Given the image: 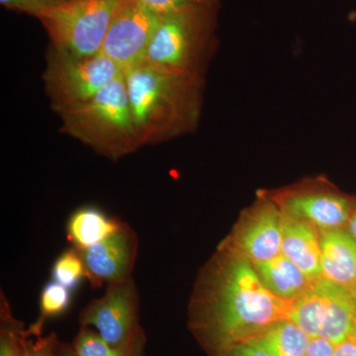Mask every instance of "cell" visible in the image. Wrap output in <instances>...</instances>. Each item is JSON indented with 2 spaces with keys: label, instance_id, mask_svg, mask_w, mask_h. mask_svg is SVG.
<instances>
[{
  "label": "cell",
  "instance_id": "1",
  "mask_svg": "<svg viewBox=\"0 0 356 356\" xmlns=\"http://www.w3.org/2000/svg\"><path fill=\"white\" fill-rule=\"evenodd\" d=\"M228 254L208 267L193 300L192 325L216 353L289 318L294 301L269 291L250 261Z\"/></svg>",
  "mask_w": 356,
  "mask_h": 356
},
{
  "label": "cell",
  "instance_id": "2",
  "mask_svg": "<svg viewBox=\"0 0 356 356\" xmlns=\"http://www.w3.org/2000/svg\"><path fill=\"white\" fill-rule=\"evenodd\" d=\"M123 74L140 147L194 132L202 110L203 77L145 62Z\"/></svg>",
  "mask_w": 356,
  "mask_h": 356
},
{
  "label": "cell",
  "instance_id": "3",
  "mask_svg": "<svg viewBox=\"0 0 356 356\" xmlns=\"http://www.w3.org/2000/svg\"><path fill=\"white\" fill-rule=\"evenodd\" d=\"M60 115L65 133L112 161L140 147L123 72L88 102Z\"/></svg>",
  "mask_w": 356,
  "mask_h": 356
},
{
  "label": "cell",
  "instance_id": "4",
  "mask_svg": "<svg viewBox=\"0 0 356 356\" xmlns=\"http://www.w3.org/2000/svg\"><path fill=\"white\" fill-rule=\"evenodd\" d=\"M215 7H194L161 16L144 62L203 77L214 49Z\"/></svg>",
  "mask_w": 356,
  "mask_h": 356
},
{
  "label": "cell",
  "instance_id": "5",
  "mask_svg": "<svg viewBox=\"0 0 356 356\" xmlns=\"http://www.w3.org/2000/svg\"><path fill=\"white\" fill-rule=\"evenodd\" d=\"M122 0H69L39 16L54 48L88 57L100 53Z\"/></svg>",
  "mask_w": 356,
  "mask_h": 356
},
{
  "label": "cell",
  "instance_id": "6",
  "mask_svg": "<svg viewBox=\"0 0 356 356\" xmlns=\"http://www.w3.org/2000/svg\"><path fill=\"white\" fill-rule=\"evenodd\" d=\"M289 320L311 337L334 346L356 339V288L318 278L293 301Z\"/></svg>",
  "mask_w": 356,
  "mask_h": 356
},
{
  "label": "cell",
  "instance_id": "7",
  "mask_svg": "<svg viewBox=\"0 0 356 356\" xmlns=\"http://www.w3.org/2000/svg\"><path fill=\"white\" fill-rule=\"evenodd\" d=\"M123 70L104 54L79 57L53 48L44 74L53 109L65 110L88 102Z\"/></svg>",
  "mask_w": 356,
  "mask_h": 356
},
{
  "label": "cell",
  "instance_id": "8",
  "mask_svg": "<svg viewBox=\"0 0 356 356\" xmlns=\"http://www.w3.org/2000/svg\"><path fill=\"white\" fill-rule=\"evenodd\" d=\"M139 293L133 278L107 285L99 298L92 300L79 313L81 327L95 330L110 346H127L140 332Z\"/></svg>",
  "mask_w": 356,
  "mask_h": 356
},
{
  "label": "cell",
  "instance_id": "9",
  "mask_svg": "<svg viewBox=\"0 0 356 356\" xmlns=\"http://www.w3.org/2000/svg\"><path fill=\"white\" fill-rule=\"evenodd\" d=\"M287 216L313 225L318 231L348 226L355 201L323 181L307 182L271 197Z\"/></svg>",
  "mask_w": 356,
  "mask_h": 356
},
{
  "label": "cell",
  "instance_id": "10",
  "mask_svg": "<svg viewBox=\"0 0 356 356\" xmlns=\"http://www.w3.org/2000/svg\"><path fill=\"white\" fill-rule=\"evenodd\" d=\"M161 16L139 0H122L103 42L102 53L122 70L142 64Z\"/></svg>",
  "mask_w": 356,
  "mask_h": 356
},
{
  "label": "cell",
  "instance_id": "11",
  "mask_svg": "<svg viewBox=\"0 0 356 356\" xmlns=\"http://www.w3.org/2000/svg\"><path fill=\"white\" fill-rule=\"evenodd\" d=\"M236 229L227 250L252 264L273 259L281 254L283 213L273 199L259 201Z\"/></svg>",
  "mask_w": 356,
  "mask_h": 356
},
{
  "label": "cell",
  "instance_id": "12",
  "mask_svg": "<svg viewBox=\"0 0 356 356\" xmlns=\"http://www.w3.org/2000/svg\"><path fill=\"white\" fill-rule=\"evenodd\" d=\"M138 247L137 235L128 224L123 222L118 231L102 242L86 250H77L86 267V280L93 287L130 280Z\"/></svg>",
  "mask_w": 356,
  "mask_h": 356
},
{
  "label": "cell",
  "instance_id": "13",
  "mask_svg": "<svg viewBox=\"0 0 356 356\" xmlns=\"http://www.w3.org/2000/svg\"><path fill=\"white\" fill-rule=\"evenodd\" d=\"M281 254L309 277H322L320 231L313 225L283 213Z\"/></svg>",
  "mask_w": 356,
  "mask_h": 356
},
{
  "label": "cell",
  "instance_id": "14",
  "mask_svg": "<svg viewBox=\"0 0 356 356\" xmlns=\"http://www.w3.org/2000/svg\"><path fill=\"white\" fill-rule=\"evenodd\" d=\"M322 277L356 288V241L343 229L320 231Z\"/></svg>",
  "mask_w": 356,
  "mask_h": 356
},
{
  "label": "cell",
  "instance_id": "15",
  "mask_svg": "<svg viewBox=\"0 0 356 356\" xmlns=\"http://www.w3.org/2000/svg\"><path fill=\"white\" fill-rule=\"evenodd\" d=\"M123 222L95 206H84L74 211L67 220V240L72 248L86 250L118 231Z\"/></svg>",
  "mask_w": 356,
  "mask_h": 356
},
{
  "label": "cell",
  "instance_id": "16",
  "mask_svg": "<svg viewBox=\"0 0 356 356\" xmlns=\"http://www.w3.org/2000/svg\"><path fill=\"white\" fill-rule=\"evenodd\" d=\"M252 266L262 284L269 291L283 299L298 298L315 280L307 276L282 254L269 261Z\"/></svg>",
  "mask_w": 356,
  "mask_h": 356
},
{
  "label": "cell",
  "instance_id": "17",
  "mask_svg": "<svg viewBox=\"0 0 356 356\" xmlns=\"http://www.w3.org/2000/svg\"><path fill=\"white\" fill-rule=\"evenodd\" d=\"M311 339L291 320L285 318L248 341L261 346L270 356H305Z\"/></svg>",
  "mask_w": 356,
  "mask_h": 356
},
{
  "label": "cell",
  "instance_id": "18",
  "mask_svg": "<svg viewBox=\"0 0 356 356\" xmlns=\"http://www.w3.org/2000/svg\"><path fill=\"white\" fill-rule=\"evenodd\" d=\"M146 343L143 331L132 343L115 348L105 343L95 330L81 327L72 346L76 356H144Z\"/></svg>",
  "mask_w": 356,
  "mask_h": 356
},
{
  "label": "cell",
  "instance_id": "19",
  "mask_svg": "<svg viewBox=\"0 0 356 356\" xmlns=\"http://www.w3.org/2000/svg\"><path fill=\"white\" fill-rule=\"evenodd\" d=\"M24 325L14 317L6 295H0V356H25L29 337Z\"/></svg>",
  "mask_w": 356,
  "mask_h": 356
},
{
  "label": "cell",
  "instance_id": "20",
  "mask_svg": "<svg viewBox=\"0 0 356 356\" xmlns=\"http://www.w3.org/2000/svg\"><path fill=\"white\" fill-rule=\"evenodd\" d=\"M72 303V291L51 280L47 283L40 295V315L27 331L30 337L42 336L44 325L51 318L58 317L69 310Z\"/></svg>",
  "mask_w": 356,
  "mask_h": 356
},
{
  "label": "cell",
  "instance_id": "21",
  "mask_svg": "<svg viewBox=\"0 0 356 356\" xmlns=\"http://www.w3.org/2000/svg\"><path fill=\"white\" fill-rule=\"evenodd\" d=\"M54 281L74 291L86 278V267L79 250L70 248L58 255L54 262L51 271Z\"/></svg>",
  "mask_w": 356,
  "mask_h": 356
},
{
  "label": "cell",
  "instance_id": "22",
  "mask_svg": "<svg viewBox=\"0 0 356 356\" xmlns=\"http://www.w3.org/2000/svg\"><path fill=\"white\" fill-rule=\"evenodd\" d=\"M152 13L159 16L194 7L216 6L218 0H139Z\"/></svg>",
  "mask_w": 356,
  "mask_h": 356
},
{
  "label": "cell",
  "instance_id": "23",
  "mask_svg": "<svg viewBox=\"0 0 356 356\" xmlns=\"http://www.w3.org/2000/svg\"><path fill=\"white\" fill-rule=\"evenodd\" d=\"M58 344L60 341L54 332L46 337H29L25 356H58Z\"/></svg>",
  "mask_w": 356,
  "mask_h": 356
},
{
  "label": "cell",
  "instance_id": "24",
  "mask_svg": "<svg viewBox=\"0 0 356 356\" xmlns=\"http://www.w3.org/2000/svg\"><path fill=\"white\" fill-rule=\"evenodd\" d=\"M0 3L6 8L30 14L36 17H39L47 9L54 6L46 0H0Z\"/></svg>",
  "mask_w": 356,
  "mask_h": 356
},
{
  "label": "cell",
  "instance_id": "25",
  "mask_svg": "<svg viewBox=\"0 0 356 356\" xmlns=\"http://www.w3.org/2000/svg\"><path fill=\"white\" fill-rule=\"evenodd\" d=\"M217 356H270L252 341H238L218 351Z\"/></svg>",
  "mask_w": 356,
  "mask_h": 356
},
{
  "label": "cell",
  "instance_id": "26",
  "mask_svg": "<svg viewBox=\"0 0 356 356\" xmlns=\"http://www.w3.org/2000/svg\"><path fill=\"white\" fill-rule=\"evenodd\" d=\"M334 346L331 341L323 337H312L305 356H332Z\"/></svg>",
  "mask_w": 356,
  "mask_h": 356
},
{
  "label": "cell",
  "instance_id": "27",
  "mask_svg": "<svg viewBox=\"0 0 356 356\" xmlns=\"http://www.w3.org/2000/svg\"><path fill=\"white\" fill-rule=\"evenodd\" d=\"M332 356H356V339H348L337 344Z\"/></svg>",
  "mask_w": 356,
  "mask_h": 356
},
{
  "label": "cell",
  "instance_id": "28",
  "mask_svg": "<svg viewBox=\"0 0 356 356\" xmlns=\"http://www.w3.org/2000/svg\"><path fill=\"white\" fill-rule=\"evenodd\" d=\"M58 356H76L74 353V346L72 344H67L60 343L58 344Z\"/></svg>",
  "mask_w": 356,
  "mask_h": 356
},
{
  "label": "cell",
  "instance_id": "29",
  "mask_svg": "<svg viewBox=\"0 0 356 356\" xmlns=\"http://www.w3.org/2000/svg\"><path fill=\"white\" fill-rule=\"evenodd\" d=\"M348 233L356 241V202L355 207H353V213H351L350 220L348 222Z\"/></svg>",
  "mask_w": 356,
  "mask_h": 356
},
{
  "label": "cell",
  "instance_id": "30",
  "mask_svg": "<svg viewBox=\"0 0 356 356\" xmlns=\"http://www.w3.org/2000/svg\"><path fill=\"white\" fill-rule=\"evenodd\" d=\"M46 1L50 2V3L54 4V6H57V4L63 3V2L69 1V0H46Z\"/></svg>",
  "mask_w": 356,
  "mask_h": 356
}]
</instances>
